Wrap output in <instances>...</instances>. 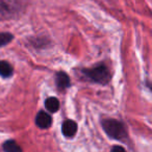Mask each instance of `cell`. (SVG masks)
Masks as SVG:
<instances>
[{
  "label": "cell",
  "instance_id": "7",
  "mask_svg": "<svg viewBox=\"0 0 152 152\" xmlns=\"http://www.w3.org/2000/svg\"><path fill=\"white\" fill-rule=\"evenodd\" d=\"M0 75L4 78L13 75V67L11 66V64L5 61H0Z\"/></svg>",
  "mask_w": 152,
  "mask_h": 152
},
{
  "label": "cell",
  "instance_id": "8",
  "mask_svg": "<svg viewBox=\"0 0 152 152\" xmlns=\"http://www.w3.org/2000/svg\"><path fill=\"white\" fill-rule=\"evenodd\" d=\"M3 150L4 152H22V149L15 141L9 140L3 144Z\"/></svg>",
  "mask_w": 152,
  "mask_h": 152
},
{
  "label": "cell",
  "instance_id": "3",
  "mask_svg": "<svg viewBox=\"0 0 152 152\" xmlns=\"http://www.w3.org/2000/svg\"><path fill=\"white\" fill-rule=\"evenodd\" d=\"M17 7L10 0H0V20H5L13 17Z\"/></svg>",
  "mask_w": 152,
  "mask_h": 152
},
{
  "label": "cell",
  "instance_id": "9",
  "mask_svg": "<svg viewBox=\"0 0 152 152\" xmlns=\"http://www.w3.org/2000/svg\"><path fill=\"white\" fill-rule=\"evenodd\" d=\"M45 106H46L47 110L51 113H55L59 108V102L55 97H50L45 101Z\"/></svg>",
  "mask_w": 152,
  "mask_h": 152
},
{
  "label": "cell",
  "instance_id": "5",
  "mask_svg": "<svg viewBox=\"0 0 152 152\" xmlns=\"http://www.w3.org/2000/svg\"><path fill=\"white\" fill-rule=\"evenodd\" d=\"M77 131V124L72 120H66L63 124V133L65 137H72Z\"/></svg>",
  "mask_w": 152,
  "mask_h": 152
},
{
  "label": "cell",
  "instance_id": "6",
  "mask_svg": "<svg viewBox=\"0 0 152 152\" xmlns=\"http://www.w3.org/2000/svg\"><path fill=\"white\" fill-rule=\"evenodd\" d=\"M56 85L61 90H64L70 86L69 76L64 72H58L56 75Z\"/></svg>",
  "mask_w": 152,
  "mask_h": 152
},
{
  "label": "cell",
  "instance_id": "2",
  "mask_svg": "<svg viewBox=\"0 0 152 152\" xmlns=\"http://www.w3.org/2000/svg\"><path fill=\"white\" fill-rule=\"evenodd\" d=\"M85 74L90 80L97 83H107L110 79V71L105 66H99L94 69L87 70L85 71Z\"/></svg>",
  "mask_w": 152,
  "mask_h": 152
},
{
  "label": "cell",
  "instance_id": "10",
  "mask_svg": "<svg viewBox=\"0 0 152 152\" xmlns=\"http://www.w3.org/2000/svg\"><path fill=\"white\" fill-rule=\"evenodd\" d=\"M13 34L10 32H0V47L7 45L13 40Z\"/></svg>",
  "mask_w": 152,
  "mask_h": 152
},
{
  "label": "cell",
  "instance_id": "11",
  "mask_svg": "<svg viewBox=\"0 0 152 152\" xmlns=\"http://www.w3.org/2000/svg\"><path fill=\"white\" fill-rule=\"evenodd\" d=\"M110 152H126V151H125L124 148L121 147V146H114V147L112 148V150H110Z\"/></svg>",
  "mask_w": 152,
  "mask_h": 152
},
{
  "label": "cell",
  "instance_id": "1",
  "mask_svg": "<svg viewBox=\"0 0 152 152\" xmlns=\"http://www.w3.org/2000/svg\"><path fill=\"white\" fill-rule=\"evenodd\" d=\"M102 126H103L105 132L113 139L123 140L127 137V132L124 125L117 120H110V119L104 120L102 123Z\"/></svg>",
  "mask_w": 152,
  "mask_h": 152
},
{
  "label": "cell",
  "instance_id": "4",
  "mask_svg": "<svg viewBox=\"0 0 152 152\" xmlns=\"http://www.w3.org/2000/svg\"><path fill=\"white\" fill-rule=\"evenodd\" d=\"M52 123V119H51L50 115H48L45 112H40L36 117V124L38 125L40 128L46 129L51 126Z\"/></svg>",
  "mask_w": 152,
  "mask_h": 152
}]
</instances>
